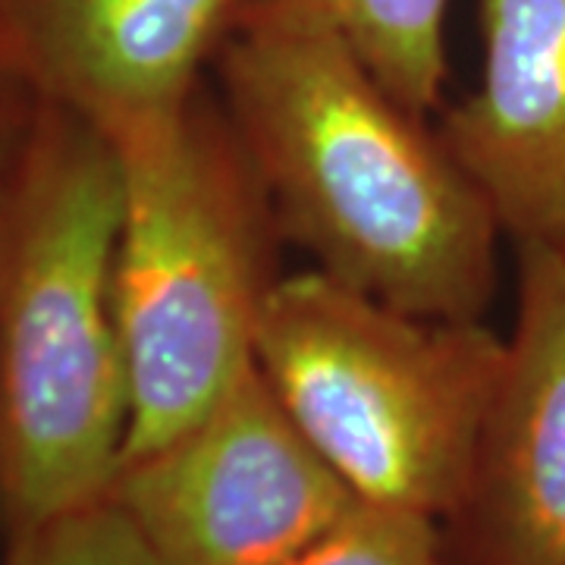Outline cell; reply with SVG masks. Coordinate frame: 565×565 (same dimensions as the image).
Instances as JSON below:
<instances>
[{
	"mask_svg": "<svg viewBox=\"0 0 565 565\" xmlns=\"http://www.w3.org/2000/svg\"><path fill=\"white\" fill-rule=\"evenodd\" d=\"M481 76L437 122L515 248L565 255V0H478Z\"/></svg>",
	"mask_w": 565,
	"mask_h": 565,
	"instance_id": "8",
	"label": "cell"
},
{
	"mask_svg": "<svg viewBox=\"0 0 565 565\" xmlns=\"http://www.w3.org/2000/svg\"><path fill=\"white\" fill-rule=\"evenodd\" d=\"M452 565H565V255L519 248V308L459 505Z\"/></svg>",
	"mask_w": 565,
	"mask_h": 565,
	"instance_id": "6",
	"label": "cell"
},
{
	"mask_svg": "<svg viewBox=\"0 0 565 565\" xmlns=\"http://www.w3.org/2000/svg\"><path fill=\"white\" fill-rule=\"evenodd\" d=\"M107 497L161 565H286L359 503L258 364L199 422L120 462Z\"/></svg>",
	"mask_w": 565,
	"mask_h": 565,
	"instance_id": "5",
	"label": "cell"
},
{
	"mask_svg": "<svg viewBox=\"0 0 565 565\" xmlns=\"http://www.w3.org/2000/svg\"><path fill=\"white\" fill-rule=\"evenodd\" d=\"M120 170L114 302L129 367L122 459L167 444L255 367L282 274L262 173L211 79L104 132Z\"/></svg>",
	"mask_w": 565,
	"mask_h": 565,
	"instance_id": "3",
	"label": "cell"
},
{
	"mask_svg": "<svg viewBox=\"0 0 565 565\" xmlns=\"http://www.w3.org/2000/svg\"><path fill=\"white\" fill-rule=\"evenodd\" d=\"M211 85L262 173L286 243L408 315L484 321L505 239L430 117L321 20L252 13Z\"/></svg>",
	"mask_w": 565,
	"mask_h": 565,
	"instance_id": "1",
	"label": "cell"
},
{
	"mask_svg": "<svg viewBox=\"0 0 565 565\" xmlns=\"http://www.w3.org/2000/svg\"><path fill=\"white\" fill-rule=\"evenodd\" d=\"M39 95L0 63V195L13 180L41 117Z\"/></svg>",
	"mask_w": 565,
	"mask_h": 565,
	"instance_id": "12",
	"label": "cell"
},
{
	"mask_svg": "<svg viewBox=\"0 0 565 565\" xmlns=\"http://www.w3.org/2000/svg\"><path fill=\"white\" fill-rule=\"evenodd\" d=\"M505 337L408 315L318 267L286 274L255 364L305 440L374 505L444 522L459 505L500 384Z\"/></svg>",
	"mask_w": 565,
	"mask_h": 565,
	"instance_id": "4",
	"label": "cell"
},
{
	"mask_svg": "<svg viewBox=\"0 0 565 565\" xmlns=\"http://www.w3.org/2000/svg\"><path fill=\"white\" fill-rule=\"evenodd\" d=\"M120 170L95 122L41 107L0 195L3 541L107 493L129 437L114 302Z\"/></svg>",
	"mask_w": 565,
	"mask_h": 565,
	"instance_id": "2",
	"label": "cell"
},
{
	"mask_svg": "<svg viewBox=\"0 0 565 565\" xmlns=\"http://www.w3.org/2000/svg\"><path fill=\"white\" fill-rule=\"evenodd\" d=\"M252 13L327 22L405 107L424 117L440 110L449 0H248Z\"/></svg>",
	"mask_w": 565,
	"mask_h": 565,
	"instance_id": "9",
	"label": "cell"
},
{
	"mask_svg": "<svg viewBox=\"0 0 565 565\" xmlns=\"http://www.w3.org/2000/svg\"><path fill=\"white\" fill-rule=\"evenodd\" d=\"M0 565H161L107 493L7 541Z\"/></svg>",
	"mask_w": 565,
	"mask_h": 565,
	"instance_id": "11",
	"label": "cell"
},
{
	"mask_svg": "<svg viewBox=\"0 0 565 565\" xmlns=\"http://www.w3.org/2000/svg\"><path fill=\"white\" fill-rule=\"evenodd\" d=\"M286 565H452V559L440 522L359 500Z\"/></svg>",
	"mask_w": 565,
	"mask_h": 565,
	"instance_id": "10",
	"label": "cell"
},
{
	"mask_svg": "<svg viewBox=\"0 0 565 565\" xmlns=\"http://www.w3.org/2000/svg\"><path fill=\"white\" fill-rule=\"evenodd\" d=\"M248 0H0V63L102 132L211 79Z\"/></svg>",
	"mask_w": 565,
	"mask_h": 565,
	"instance_id": "7",
	"label": "cell"
}]
</instances>
